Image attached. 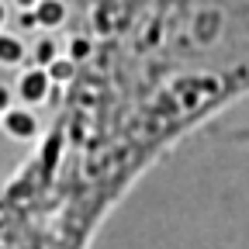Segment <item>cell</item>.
<instances>
[{"mask_svg":"<svg viewBox=\"0 0 249 249\" xmlns=\"http://www.w3.org/2000/svg\"><path fill=\"white\" fill-rule=\"evenodd\" d=\"M45 90H49V76L42 70H31V73L21 76V97L24 101H42Z\"/></svg>","mask_w":249,"mask_h":249,"instance_id":"cell-1","label":"cell"},{"mask_svg":"<svg viewBox=\"0 0 249 249\" xmlns=\"http://www.w3.org/2000/svg\"><path fill=\"white\" fill-rule=\"evenodd\" d=\"M35 18H38V24L55 28V24H62V21H66V4H62V0H38Z\"/></svg>","mask_w":249,"mask_h":249,"instance_id":"cell-2","label":"cell"},{"mask_svg":"<svg viewBox=\"0 0 249 249\" xmlns=\"http://www.w3.org/2000/svg\"><path fill=\"white\" fill-rule=\"evenodd\" d=\"M4 124H7V132H14V135H35V118H31L28 111H7Z\"/></svg>","mask_w":249,"mask_h":249,"instance_id":"cell-3","label":"cell"},{"mask_svg":"<svg viewBox=\"0 0 249 249\" xmlns=\"http://www.w3.org/2000/svg\"><path fill=\"white\" fill-rule=\"evenodd\" d=\"M21 42L11 38V35H0V62H18L21 59Z\"/></svg>","mask_w":249,"mask_h":249,"instance_id":"cell-4","label":"cell"},{"mask_svg":"<svg viewBox=\"0 0 249 249\" xmlns=\"http://www.w3.org/2000/svg\"><path fill=\"white\" fill-rule=\"evenodd\" d=\"M35 59L38 62H55V42H38V49H35Z\"/></svg>","mask_w":249,"mask_h":249,"instance_id":"cell-5","label":"cell"},{"mask_svg":"<svg viewBox=\"0 0 249 249\" xmlns=\"http://www.w3.org/2000/svg\"><path fill=\"white\" fill-rule=\"evenodd\" d=\"M14 4L24 7V11H35V7H38V0H14Z\"/></svg>","mask_w":249,"mask_h":249,"instance_id":"cell-6","label":"cell"},{"mask_svg":"<svg viewBox=\"0 0 249 249\" xmlns=\"http://www.w3.org/2000/svg\"><path fill=\"white\" fill-rule=\"evenodd\" d=\"M4 107H7V90L0 87V111H4Z\"/></svg>","mask_w":249,"mask_h":249,"instance_id":"cell-7","label":"cell"},{"mask_svg":"<svg viewBox=\"0 0 249 249\" xmlns=\"http://www.w3.org/2000/svg\"><path fill=\"white\" fill-rule=\"evenodd\" d=\"M0 24H4V4H0Z\"/></svg>","mask_w":249,"mask_h":249,"instance_id":"cell-8","label":"cell"}]
</instances>
